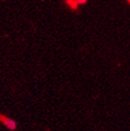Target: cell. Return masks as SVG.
Returning <instances> with one entry per match:
<instances>
[{
    "label": "cell",
    "instance_id": "cell-1",
    "mask_svg": "<svg viewBox=\"0 0 130 131\" xmlns=\"http://www.w3.org/2000/svg\"><path fill=\"white\" fill-rule=\"evenodd\" d=\"M2 119V123L6 126V128H9L10 130H14L16 128V123L11 119V118H8V117H1Z\"/></svg>",
    "mask_w": 130,
    "mask_h": 131
},
{
    "label": "cell",
    "instance_id": "cell-2",
    "mask_svg": "<svg viewBox=\"0 0 130 131\" xmlns=\"http://www.w3.org/2000/svg\"><path fill=\"white\" fill-rule=\"evenodd\" d=\"M74 2L77 4V5H80V4H84L88 2V0H74Z\"/></svg>",
    "mask_w": 130,
    "mask_h": 131
}]
</instances>
